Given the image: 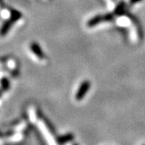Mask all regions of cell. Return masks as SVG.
Instances as JSON below:
<instances>
[{
    "label": "cell",
    "mask_w": 145,
    "mask_h": 145,
    "mask_svg": "<svg viewBox=\"0 0 145 145\" xmlns=\"http://www.w3.org/2000/svg\"><path fill=\"white\" fill-rule=\"evenodd\" d=\"M89 86H90V83L89 82H84L81 85L80 88L78 89V91L77 92V94H76V99L78 101H80L83 99V97L86 95V92L88 91L89 88Z\"/></svg>",
    "instance_id": "cell-2"
},
{
    "label": "cell",
    "mask_w": 145,
    "mask_h": 145,
    "mask_svg": "<svg viewBox=\"0 0 145 145\" xmlns=\"http://www.w3.org/2000/svg\"><path fill=\"white\" fill-rule=\"evenodd\" d=\"M21 16H22V15H21V13L20 11H18V10H11L10 19L7 20L3 24V26H2L1 29H0V35L2 36H5L6 34L10 31L12 25L16 23V21L19 20L20 19Z\"/></svg>",
    "instance_id": "cell-1"
},
{
    "label": "cell",
    "mask_w": 145,
    "mask_h": 145,
    "mask_svg": "<svg viewBox=\"0 0 145 145\" xmlns=\"http://www.w3.org/2000/svg\"><path fill=\"white\" fill-rule=\"evenodd\" d=\"M72 135H64L62 136L61 138H60V141H59V143L60 144H62V143H65V142H67L69 140H72Z\"/></svg>",
    "instance_id": "cell-5"
},
{
    "label": "cell",
    "mask_w": 145,
    "mask_h": 145,
    "mask_svg": "<svg viewBox=\"0 0 145 145\" xmlns=\"http://www.w3.org/2000/svg\"><path fill=\"white\" fill-rule=\"evenodd\" d=\"M31 51L34 52L39 58H43L44 57V53L42 52L40 47V45H38L36 43H32L31 44Z\"/></svg>",
    "instance_id": "cell-3"
},
{
    "label": "cell",
    "mask_w": 145,
    "mask_h": 145,
    "mask_svg": "<svg viewBox=\"0 0 145 145\" xmlns=\"http://www.w3.org/2000/svg\"><path fill=\"white\" fill-rule=\"evenodd\" d=\"M1 85H2V89H3V91H7L10 88V83H9V81L7 78H3L2 80Z\"/></svg>",
    "instance_id": "cell-4"
},
{
    "label": "cell",
    "mask_w": 145,
    "mask_h": 145,
    "mask_svg": "<svg viewBox=\"0 0 145 145\" xmlns=\"http://www.w3.org/2000/svg\"><path fill=\"white\" fill-rule=\"evenodd\" d=\"M3 89H0V96L2 95V93H3Z\"/></svg>",
    "instance_id": "cell-6"
}]
</instances>
